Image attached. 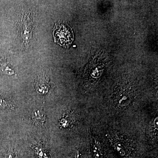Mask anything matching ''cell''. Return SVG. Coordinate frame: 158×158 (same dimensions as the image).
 I'll return each mask as SVG.
<instances>
[{
  "instance_id": "7a4b0ae2",
  "label": "cell",
  "mask_w": 158,
  "mask_h": 158,
  "mask_svg": "<svg viewBox=\"0 0 158 158\" xmlns=\"http://www.w3.org/2000/svg\"><path fill=\"white\" fill-rule=\"evenodd\" d=\"M110 137V141L118 154L121 156L126 155V149L133 144L132 141L126 136L120 134L113 135Z\"/></svg>"
},
{
  "instance_id": "9c48e42d",
  "label": "cell",
  "mask_w": 158,
  "mask_h": 158,
  "mask_svg": "<svg viewBox=\"0 0 158 158\" xmlns=\"http://www.w3.org/2000/svg\"><path fill=\"white\" fill-rule=\"evenodd\" d=\"M4 158H18V157L16 153L12 149V148H10L9 151L7 152Z\"/></svg>"
},
{
  "instance_id": "8992f818",
  "label": "cell",
  "mask_w": 158,
  "mask_h": 158,
  "mask_svg": "<svg viewBox=\"0 0 158 158\" xmlns=\"http://www.w3.org/2000/svg\"><path fill=\"white\" fill-rule=\"evenodd\" d=\"M32 119L37 126H43L45 121L46 116L43 110L38 109L34 110L32 114Z\"/></svg>"
},
{
  "instance_id": "6da1fadb",
  "label": "cell",
  "mask_w": 158,
  "mask_h": 158,
  "mask_svg": "<svg viewBox=\"0 0 158 158\" xmlns=\"http://www.w3.org/2000/svg\"><path fill=\"white\" fill-rule=\"evenodd\" d=\"M53 34L55 42L63 47H69L73 41L72 30L65 23L60 22L55 24Z\"/></svg>"
},
{
  "instance_id": "5b68a950",
  "label": "cell",
  "mask_w": 158,
  "mask_h": 158,
  "mask_svg": "<svg viewBox=\"0 0 158 158\" xmlns=\"http://www.w3.org/2000/svg\"><path fill=\"white\" fill-rule=\"evenodd\" d=\"M50 87V84L45 77L38 80L36 85V89L37 92L40 94H46L48 92Z\"/></svg>"
},
{
  "instance_id": "ba28073f",
  "label": "cell",
  "mask_w": 158,
  "mask_h": 158,
  "mask_svg": "<svg viewBox=\"0 0 158 158\" xmlns=\"http://www.w3.org/2000/svg\"><path fill=\"white\" fill-rule=\"evenodd\" d=\"M34 151L39 158H48L46 153L42 148L35 147Z\"/></svg>"
},
{
  "instance_id": "30bf717a",
  "label": "cell",
  "mask_w": 158,
  "mask_h": 158,
  "mask_svg": "<svg viewBox=\"0 0 158 158\" xmlns=\"http://www.w3.org/2000/svg\"><path fill=\"white\" fill-rule=\"evenodd\" d=\"M80 157V153L78 151H76L74 153L73 157V158H79Z\"/></svg>"
},
{
  "instance_id": "52a82bcc",
  "label": "cell",
  "mask_w": 158,
  "mask_h": 158,
  "mask_svg": "<svg viewBox=\"0 0 158 158\" xmlns=\"http://www.w3.org/2000/svg\"><path fill=\"white\" fill-rule=\"evenodd\" d=\"M73 115L71 112H68L65 113L60 121V124L64 127H66L73 123Z\"/></svg>"
},
{
  "instance_id": "277c9868",
  "label": "cell",
  "mask_w": 158,
  "mask_h": 158,
  "mask_svg": "<svg viewBox=\"0 0 158 158\" xmlns=\"http://www.w3.org/2000/svg\"><path fill=\"white\" fill-rule=\"evenodd\" d=\"M102 143L98 139L95 138L92 141V155L94 158H102L103 156V147Z\"/></svg>"
},
{
  "instance_id": "3957f363",
  "label": "cell",
  "mask_w": 158,
  "mask_h": 158,
  "mask_svg": "<svg viewBox=\"0 0 158 158\" xmlns=\"http://www.w3.org/2000/svg\"><path fill=\"white\" fill-rule=\"evenodd\" d=\"M32 20L30 13L26 14L23 17L22 24L21 37L25 43H28L32 38Z\"/></svg>"
}]
</instances>
